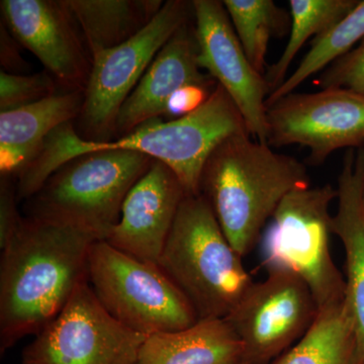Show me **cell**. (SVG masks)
I'll list each match as a JSON object with an SVG mask.
<instances>
[{
    "instance_id": "cell-26",
    "label": "cell",
    "mask_w": 364,
    "mask_h": 364,
    "mask_svg": "<svg viewBox=\"0 0 364 364\" xmlns=\"http://www.w3.org/2000/svg\"><path fill=\"white\" fill-rule=\"evenodd\" d=\"M217 85L191 83L182 86L166 102L162 117L172 121L196 112L207 102Z\"/></svg>"
},
{
    "instance_id": "cell-19",
    "label": "cell",
    "mask_w": 364,
    "mask_h": 364,
    "mask_svg": "<svg viewBox=\"0 0 364 364\" xmlns=\"http://www.w3.org/2000/svg\"><path fill=\"white\" fill-rule=\"evenodd\" d=\"M90 58L135 37L159 13L162 0H63Z\"/></svg>"
},
{
    "instance_id": "cell-1",
    "label": "cell",
    "mask_w": 364,
    "mask_h": 364,
    "mask_svg": "<svg viewBox=\"0 0 364 364\" xmlns=\"http://www.w3.org/2000/svg\"><path fill=\"white\" fill-rule=\"evenodd\" d=\"M100 241L80 228L23 218L1 249L0 353L47 327L88 279L91 249Z\"/></svg>"
},
{
    "instance_id": "cell-6",
    "label": "cell",
    "mask_w": 364,
    "mask_h": 364,
    "mask_svg": "<svg viewBox=\"0 0 364 364\" xmlns=\"http://www.w3.org/2000/svg\"><path fill=\"white\" fill-rule=\"evenodd\" d=\"M88 282L105 310L141 334L188 329L198 321L181 289L157 265L97 241L91 249Z\"/></svg>"
},
{
    "instance_id": "cell-16",
    "label": "cell",
    "mask_w": 364,
    "mask_h": 364,
    "mask_svg": "<svg viewBox=\"0 0 364 364\" xmlns=\"http://www.w3.org/2000/svg\"><path fill=\"white\" fill-rule=\"evenodd\" d=\"M364 148L345 153L338 178L333 234L343 245L345 298L350 306L364 360Z\"/></svg>"
},
{
    "instance_id": "cell-15",
    "label": "cell",
    "mask_w": 364,
    "mask_h": 364,
    "mask_svg": "<svg viewBox=\"0 0 364 364\" xmlns=\"http://www.w3.org/2000/svg\"><path fill=\"white\" fill-rule=\"evenodd\" d=\"M198 56L195 26L188 21L163 46L124 102L117 114L114 136L129 135L145 122L162 117L166 102L182 86L218 85L214 78L203 73Z\"/></svg>"
},
{
    "instance_id": "cell-24",
    "label": "cell",
    "mask_w": 364,
    "mask_h": 364,
    "mask_svg": "<svg viewBox=\"0 0 364 364\" xmlns=\"http://www.w3.org/2000/svg\"><path fill=\"white\" fill-rule=\"evenodd\" d=\"M56 79L48 71L11 74L0 72V112L11 111L39 102L58 92Z\"/></svg>"
},
{
    "instance_id": "cell-25",
    "label": "cell",
    "mask_w": 364,
    "mask_h": 364,
    "mask_svg": "<svg viewBox=\"0 0 364 364\" xmlns=\"http://www.w3.org/2000/svg\"><path fill=\"white\" fill-rule=\"evenodd\" d=\"M315 83L322 90L344 88L364 97V38L350 52L321 72Z\"/></svg>"
},
{
    "instance_id": "cell-17",
    "label": "cell",
    "mask_w": 364,
    "mask_h": 364,
    "mask_svg": "<svg viewBox=\"0 0 364 364\" xmlns=\"http://www.w3.org/2000/svg\"><path fill=\"white\" fill-rule=\"evenodd\" d=\"M83 90H61L32 105L0 112L1 176L18 174L61 124L77 119Z\"/></svg>"
},
{
    "instance_id": "cell-14",
    "label": "cell",
    "mask_w": 364,
    "mask_h": 364,
    "mask_svg": "<svg viewBox=\"0 0 364 364\" xmlns=\"http://www.w3.org/2000/svg\"><path fill=\"white\" fill-rule=\"evenodd\" d=\"M186 196L173 171L153 160L124 198L121 218L105 241L132 257L158 267Z\"/></svg>"
},
{
    "instance_id": "cell-20",
    "label": "cell",
    "mask_w": 364,
    "mask_h": 364,
    "mask_svg": "<svg viewBox=\"0 0 364 364\" xmlns=\"http://www.w3.org/2000/svg\"><path fill=\"white\" fill-rule=\"evenodd\" d=\"M272 364H364L346 298L318 309L305 336Z\"/></svg>"
},
{
    "instance_id": "cell-23",
    "label": "cell",
    "mask_w": 364,
    "mask_h": 364,
    "mask_svg": "<svg viewBox=\"0 0 364 364\" xmlns=\"http://www.w3.org/2000/svg\"><path fill=\"white\" fill-rule=\"evenodd\" d=\"M364 38V0H358L356 6L336 25L312 41L311 49L287 76L286 81L267 97V105L280 97L294 92L301 83L315 74H320L335 61L350 52Z\"/></svg>"
},
{
    "instance_id": "cell-22",
    "label": "cell",
    "mask_w": 364,
    "mask_h": 364,
    "mask_svg": "<svg viewBox=\"0 0 364 364\" xmlns=\"http://www.w3.org/2000/svg\"><path fill=\"white\" fill-rule=\"evenodd\" d=\"M242 48L254 68L267 72L268 44L287 33L289 16L273 0H224Z\"/></svg>"
},
{
    "instance_id": "cell-28",
    "label": "cell",
    "mask_w": 364,
    "mask_h": 364,
    "mask_svg": "<svg viewBox=\"0 0 364 364\" xmlns=\"http://www.w3.org/2000/svg\"><path fill=\"white\" fill-rule=\"evenodd\" d=\"M18 40L9 32L6 23H0V64L1 71L11 74H25L30 70V64L21 55Z\"/></svg>"
},
{
    "instance_id": "cell-10",
    "label": "cell",
    "mask_w": 364,
    "mask_h": 364,
    "mask_svg": "<svg viewBox=\"0 0 364 364\" xmlns=\"http://www.w3.org/2000/svg\"><path fill=\"white\" fill-rule=\"evenodd\" d=\"M318 309L299 275L273 270L262 282H253L226 321L243 344L244 360L264 364L305 336Z\"/></svg>"
},
{
    "instance_id": "cell-4",
    "label": "cell",
    "mask_w": 364,
    "mask_h": 364,
    "mask_svg": "<svg viewBox=\"0 0 364 364\" xmlns=\"http://www.w3.org/2000/svg\"><path fill=\"white\" fill-rule=\"evenodd\" d=\"M153 160L136 151L88 153L57 170L31 198V214L80 228L105 241L121 218L129 191Z\"/></svg>"
},
{
    "instance_id": "cell-21",
    "label": "cell",
    "mask_w": 364,
    "mask_h": 364,
    "mask_svg": "<svg viewBox=\"0 0 364 364\" xmlns=\"http://www.w3.org/2000/svg\"><path fill=\"white\" fill-rule=\"evenodd\" d=\"M289 42L279 59L265 72L269 95L286 81L289 67L303 46L313 36L317 38L344 18L356 6L358 0H289Z\"/></svg>"
},
{
    "instance_id": "cell-12",
    "label": "cell",
    "mask_w": 364,
    "mask_h": 364,
    "mask_svg": "<svg viewBox=\"0 0 364 364\" xmlns=\"http://www.w3.org/2000/svg\"><path fill=\"white\" fill-rule=\"evenodd\" d=\"M191 4L198 65L232 98L245 121L249 135L267 144L269 88L264 75L254 68L246 56L223 1L193 0Z\"/></svg>"
},
{
    "instance_id": "cell-13",
    "label": "cell",
    "mask_w": 364,
    "mask_h": 364,
    "mask_svg": "<svg viewBox=\"0 0 364 364\" xmlns=\"http://www.w3.org/2000/svg\"><path fill=\"white\" fill-rule=\"evenodd\" d=\"M0 9L9 32L63 90H85L92 61L63 0H2Z\"/></svg>"
},
{
    "instance_id": "cell-9",
    "label": "cell",
    "mask_w": 364,
    "mask_h": 364,
    "mask_svg": "<svg viewBox=\"0 0 364 364\" xmlns=\"http://www.w3.org/2000/svg\"><path fill=\"white\" fill-rule=\"evenodd\" d=\"M146 335L112 318L88 279L21 353L23 364H134Z\"/></svg>"
},
{
    "instance_id": "cell-3",
    "label": "cell",
    "mask_w": 364,
    "mask_h": 364,
    "mask_svg": "<svg viewBox=\"0 0 364 364\" xmlns=\"http://www.w3.org/2000/svg\"><path fill=\"white\" fill-rule=\"evenodd\" d=\"M202 195L186 196L158 267L188 299L198 320L226 318L253 284Z\"/></svg>"
},
{
    "instance_id": "cell-8",
    "label": "cell",
    "mask_w": 364,
    "mask_h": 364,
    "mask_svg": "<svg viewBox=\"0 0 364 364\" xmlns=\"http://www.w3.org/2000/svg\"><path fill=\"white\" fill-rule=\"evenodd\" d=\"M193 13L191 1L168 0L135 37L92 57L83 90L77 134L88 142H111L117 114L153 59Z\"/></svg>"
},
{
    "instance_id": "cell-11",
    "label": "cell",
    "mask_w": 364,
    "mask_h": 364,
    "mask_svg": "<svg viewBox=\"0 0 364 364\" xmlns=\"http://www.w3.org/2000/svg\"><path fill=\"white\" fill-rule=\"evenodd\" d=\"M267 117L268 145L308 148L312 164L364 144V97L344 88L291 93L267 105Z\"/></svg>"
},
{
    "instance_id": "cell-18",
    "label": "cell",
    "mask_w": 364,
    "mask_h": 364,
    "mask_svg": "<svg viewBox=\"0 0 364 364\" xmlns=\"http://www.w3.org/2000/svg\"><path fill=\"white\" fill-rule=\"evenodd\" d=\"M244 356L226 318H205L188 329L148 335L134 364H239Z\"/></svg>"
},
{
    "instance_id": "cell-30",
    "label": "cell",
    "mask_w": 364,
    "mask_h": 364,
    "mask_svg": "<svg viewBox=\"0 0 364 364\" xmlns=\"http://www.w3.org/2000/svg\"><path fill=\"white\" fill-rule=\"evenodd\" d=\"M363 213H364V191H363Z\"/></svg>"
},
{
    "instance_id": "cell-29",
    "label": "cell",
    "mask_w": 364,
    "mask_h": 364,
    "mask_svg": "<svg viewBox=\"0 0 364 364\" xmlns=\"http://www.w3.org/2000/svg\"><path fill=\"white\" fill-rule=\"evenodd\" d=\"M239 364H251V363H248V361H245V360H244V361H242V363H239Z\"/></svg>"
},
{
    "instance_id": "cell-27",
    "label": "cell",
    "mask_w": 364,
    "mask_h": 364,
    "mask_svg": "<svg viewBox=\"0 0 364 364\" xmlns=\"http://www.w3.org/2000/svg\"><path fill=\"white\" fill-rule=\"evenodd\" d=\"M9 176H1L0 183V248H4L18 231L23 217L16 208V188Z\"/></svg>"
},
{
    "instance_id": "cell-7",
    "label": "cell",
    "mask_w": 364,
    "mask_h": 364,
    "mask_svg": "<svg viewBox=\"0 0 364 364\" xmlns=\"http://www.w3.org/2000/svg\"><path fill=\"white\" fill-rule=\"evenodd\" d=\"M241 133H248L245 121L230 95L218 85L207 102L188 116L166 122L155 117L111 142L81 139L79 148L81 155L112 149L142 153L169 167L186 195L198 196L208 157L223 141Z\"/></svg>"
},
{
    "instance_id": "cell-2",
    "label": "cell",
    "mask_w": 364,
    "mask_h": 364,
    "mask_svg": "<svg viewBox=\"0 0 364 364\" xmlns=\"http://www.w3.org/2000/svg\"><path fill=\"white\" fill-rule=\"evenodd\" d=\"M308 186L305 164L241 133L223 141L208 157L200 195L232 247L244 257L255 247L282 200Z\"/></svg>"
},
{
    "instance_id": "cell-5",
    "label": "cell",
    "mask_w": 364,
    "mask_h": 364,
    "mask_svg": "<svg viewBox=\"0 0 364 364\" xmlns=\"http://www.w3.org/2000/svg\"><path fill=\"white\" fill-rule=\"evenodd\" d=\"M338 191L332 184L296 188L280 203L262 237V265L289 270L310 287L318 308L345 298V279L333 260L330 207Z\"/></svg>"
}]
</instances>
